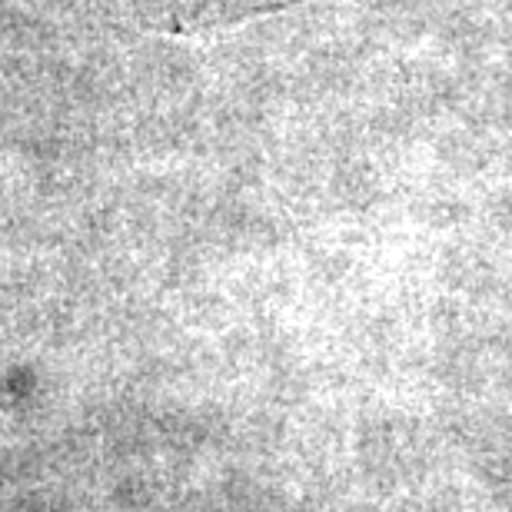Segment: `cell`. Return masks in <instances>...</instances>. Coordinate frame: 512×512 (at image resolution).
Returning a JSON list of instances; mask_svg holds the SVG:
<instances>
[{"label":"cell","instance_id":"cell-1","mask_svg":"<svg viewBox=\"0 0 512 512\" xmlns=\"http://www.w3.org/2000/svg\"><path fill=\"white\" fill-rule=\"evenodd\" d=\"M157 4L167 10V14H180V17H240L250 14V10H263L270 7L273 0H157Z\"/></svg>","mask_w":512,"mask_h":512}]
</instances>
